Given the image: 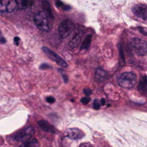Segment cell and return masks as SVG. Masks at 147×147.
Returning a JSON list of instances; mask_svg holds the SVG:
<instances>
[{"label": "cell", "instance_id": "12", "mask_svg": "<svg viewBox=\"0 0 147 147\" xmlns=\"http://www.w3.org/2000/svg\"><path fill=\"white\" fill-rule=\"evenodd\" d=\"M138 89L141 94L145 95L147 94V76H143L141 78L138 86Z\"/></svg>", "mask_w": 147, "mask_h": 147}, {"label": "cell", "instance_id": "26", "mask_svg": "<svg viewBox=\"0 0 147 147\" xmlns=\"http://www.w3.org/2000/svg\"><path fill=\"white\" fill-rule=\"evenodd\" d=\"M63 79H64V82L67 83L68 82V77H67L65 74H63Z\"/></svg>", "mask_w": 147, "mask_h": 147}, {"label": "cell", "instance_id": "6", "mask_svg": "<svg viewBox=\"0 0 147 147\" xmlns=\"http://www.w3.org/2000/svg\"><path fill=\"white\" fill-rule=\"evenodd\" d=\"M42 50L43 51L44 53L52 61L56 63L58 65L63 67H67L68 64L67 63L57 54L54 52L53 51L51 50L48 48L46 47H43L42 48Z\"/></svg>", "mask_w": 147, "mask_h": 147}, {"label": "cell", "instance_id": "8", "mask_svg": "<svg viewBox=\"0 0 147 147\" xmlns=\"http://www.w3.org/2000/svg\"><path fill=\"white\" fill-rule=\"evenodd\" d=\"M133 14L137 17L145 20H147V5L145 4H136L132 8Z\"/></svg>", "mask_w": 147, "mask_h": 147}, {"label": "cell", "instance_id": "13", "mask_svg": "<svg viewBox=\"0 0 147 147\" xmlns=\"http://www.w3.org/2000/svg\"><path fill=\"white\" fill-rule=\"evenodd\" d=\"M95 76L98 82H103L107 79L108 74L105 70L102 69H97L95 71Z\"/></svg>", "mask_w": 147, "mask_h": 147}, {"label": "cell", "instance_id": "3", "mask_svg": "<svg viewBox=\"0 0 147 147\" xmlns=\"http://www.w3.org/2000/svg\"><path fill=\"white\" fill-rule=\"evenodd\" d=\"M84 33V29L82 26H79L75 29L68 42V47L71 49L75 50L78 48Z\"/></svg>", "mask_w": 147, "mask_h": 147}, {"label": "cell", "instance_id": "24", "mask_svg": "<svg viewBox=\"0 0 147 147\" xmlns=\"http://www.w3.org/2000/svg\"><path fill=\"white\" fill-rule=\"evenodd\" d=\"M78 147H94L92 144L88 142H84L80 144Z\"/></svg>", "mask_w": 147, "mask_h": 147}, {"label": "cell", "instance_id": "14", "mask_svg": "<svg viewBox=\"0 0 147 147\" xmlns=\"http://www.w3.org/2000/svg\"><path fill=\"white\" fill-rule=\"evenodd\" d=\"M38 145L37 140L34 138H31L22 143L19 147H36Z\"/></svg>", "mask_w": 147, "mask_h": 147}, {"label": "cell", "instance_id": "27", "mask_svg": "<svg viewBox=\"0 0 147 147\" xmlns=\"http://www.w3.org/2000/svg\"><path fill=\"white\" fill-rule=\"evenodd\" d=\"M105 102H106V101H105V99H104V98H102L101 99H100V103H101V105H105Z\"/></svg>", "mask_w": 147, "mask_h": 147}, {"label": "cell", "instance_id": "11", "mask_svg": "<svg viewBox=\"0 0 147 147\" xmlns=\"http://www.w3.org/2000/svg\"><path fill=\"white\" fill-rule=\"evenodd\" d=\"M38 124L40 127L45 132L53 134L56 133L55 128L52 125L49 124L47 121L43 119L40 120L38 121Z\"/></svg>", "mask_w": 147, "mask_h": 147}, {"label": "cell", "instance_id": "10", "mask_svg": "<svg viewBox=\"0 0 147 147\" xmlns=\"http://www.w3.org/2000/svg\"><path fill=\"white\" fill-rule=\"evenodd\" d=\"M17 6V2L16 1L3 0L1 2L0 10L1 12L6 11L7 13L13 12Z\"/></svg>", "mask_w": 147, "mask_h": 147}, {"label": "cell", "instance_id": "9", "mask_svg": "<svg viewBox=\"0 0 147 147\" xmlns=\"http://www.w3.org/2000/svg\"><path fill=\"white\" fill-rule=\"evenodd\" d=\"M64 135L72 140H78L83 138L84 133L78 128H68L64 131Z\"/></svg>", "mask_w": 147, "mask_h": 147}, {"label": "cell", "instance_id": "17", "mask_svg": "<svg viewBox=\"0 0 147 147\" xmlns=\"http://www.w3.org/2000/svg\"><path fill=\"white\" fill-rule=\"evenodd\" d=\"M55 5H56V6L58 8L61 7V8H63V9L64 10H70V9H71V7H70L69 6L64 4V3H63L62 2H61V1H56V2H55Z\"/></svg>", "mask_w": 147, "mask_h": 147}, {"label": "cell", "instance_id": "4", "mask_svg": "<svg viewBox=\"0 0 147 147\" xmlns=\"http://www.w3.org/2000/svg\"><path fill=\"white\" fill-rule=\"evenodd\" d=\"M74 23L69 19L63 21L58 27V34L61 38L68 36L75 30Z\"/></svg>", "mask_w": 147, "mask_h": 147}, {"label": "cell", "instance_id": "7", "mask_svg": "<svg viewBox=\"0 0 147 147\" xmlns=\"http://www.w3.org/2000/svg\"><path fill=\"white\" fill-rule=\"evenodd\" d=\"M34 133L32 127L29 126L18 132L14 137V139L17 141H26L31 138Z\"/></svg>", "mask_w": 147, "mask_h": 147}, {"label": "cell", "instance_id": "16", "mask_svg": "<svg viewBox=\"0 0 147 147\" xmlns=\"http://www.w3.org/2000/svg\"><path fill=\"white\" fill-rule=\"evenodd\" d=\"M42 6L44 8V11L48 14L49 17H52V13L51 9L50 4L47 1H43L42 2Z\"/></svg>", "mask_w": 147, "mask_h": 147}, {"label": "cell", "instance_id": "28", "mask_svg": "<svg viewBox=\"0 0 147 147\" xmlns=\"http://www.w3.org/2000/svg\"><path fill=\"white\" fill-rule=\"evenodd\" d=\"M1 43H5L6 42V39L3 37H1Z\"/></svg>", "mask_w": 147, "mask_h": 147}, {"label": "cell", "instance_id": "23", "mask_svg": "<svg viewBox=\"0 0 147 147\" xmlns=\"http://www.w3.org/2000/svg\"><path fill=\"white\" fill-rule=\"evenodd\" d=\"M83 92L87 96H88L91 94L92 91L90 88H85L83 89Z\"/></svg>", "mask_w": 147, "mask_h": 147}, {"label": "cell", "instance_id": "2", "mask_svg": "<svg viewBox=\"0 0 147 147\" xmlns=\"http://www.w3.org/2000/svg\"><path fill=\"white\" fill-rule=\"evenodd\" d=\"M48 14L43 10L37 12L33 17L34 22L37 28L41 31L47 32L49 29Z\"/></svg>", "mask_w": 147, "mask_h": 147}, {"label": "cell", "instance_id": "15", "mask_svg": "<svg viewBox=\"0 0 147 147\" xmlns=\"http://www.w3.org/2000/svg\"><path fill=\"white\" fill-rule=\"evenodd\" d=\"M91 39H92L91 35V34L87 35L83 41V43H82V44L81 45V47H80V49L81 50H84V51L87 50L88 49V48L90 47V45L91 44Z\"/></svg>", "mask_w": 147, "mask_h": 147}, {"label": "cell", "instance_id": "1", "mask_svg": "<svg viewBox=\"0 0 147 147\" xmlns=\"http://www.w3.org/2000/svg\"><path fill=\"white\" fill-rule=\"evenodd\" d=\"M136 80L137 76L134 72H125L119 75L117 79V82L122 88L130 89L135 86Z\"/></svg>", "mask_w": 147, "mask_h": 147}, {"label": "cell", "instance_id": "22", "mask_svg": "<svg viewBox=\"0 0 147 147\" xmlns=\"http://www.w3.org/2000/svg\"><path fill=\"white\" fill-rule=\"evenodd\" d=\"M45 100H46V101L48 103H51V104L54 103L55 101V99L53 96H47L45 98Z\"/></svg>", "mask_w": 147, "mask_h": 147}, {"label": "cell", "instance_id": "20", "mask_svg": "<svg viewBox=\"0 0 147 147\" xmlns=\"http://www.w3.org/2000/svg\"><path fill=\"white\" fill-rule=\"evenodd\" d=\"M90 100H91V99H90V97H88V96H86V97L82 98L81 99V102H82L83 105H87V103H88L90 102Z\"/></svg>", "mask_w": 147, "mask_h": 147}, {"label": "cell", "instance_id": "25", "mask_svg": "<svg viewBox=\"0 0 147 147\" xmlns=\"http://www.w3.org/2000/svg\"><path fill=\"white\" fill-rule=\"evenodd\" d=\"M20 38L18 36H16L14 38V42L16 45H19V41H20Z\"/></svg>", "mask_w": 147, "mask_h": 147}, {"label": "cell", "instance_id": "21", "mask_svg": "<svg viewBox=\"0 0 147 147\" xmlns=\"http://www.w3.org/2000/svg\"><path fill=\"white\" fill-rule=\"evenodd\" d=\"M52 68L51 66H50L49 64H45V63H43V64H40V67H39V68L40 69H48V68Z\"/></svg>", "mask_w": 147, "mask_h": 147}, {"label": "cell", "instance_id": "18", "mask_svg": "<svg viewBox=\"0 0 147 147\" xmlns=\"http://www.w3.org/2000/svg\"><path fill=\"white\" fill-rule=\"evenodd\" d=\"M33 4V1H23L21 2V8H26L32 6Z\"/></svg>", "mask_w": 147, "mask_h": 147}, {"label": "cell", "instance_id": "5", "mask_svg": "<svg viewBox=\"0 0 147 147\" xmlns=\"http://www.w3.org/2000/svg\"><path fill=\"white\" fill-rule=\"evenodd\" d=\"M131 46L138 56H145L147 54V42L140 38H133L130 41Z\"/></svg>", "mask_w": 147, "mask_h": 147}, {"label": "cell", "instance_id": "19", "mask_svg": "<svg viewBox=\"0 0 147 147\" xmlns=\"http://www.w3.org/2000/svg\"><path fill=\"white\" fill-rule=\"evenodd\" d=\"M100 103L98 100V99H94V102H93V107L94 109H96V110H98L100 109Z\"/></svg>", "mask_w": 147, "mask_h": 147}]
</instances>
